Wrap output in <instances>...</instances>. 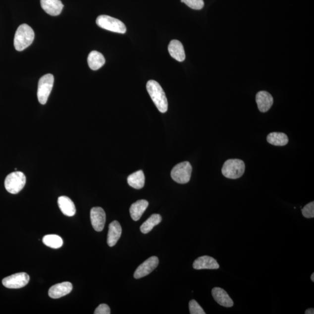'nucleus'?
<instances>
[{
  "label": "nucleus",
  "mask_w": 314,
  "mask_h": 314,
  "mask_svg": "<svg viewBox=\"0 0 314 314\" xmlns=\"http://www.w3.org/2000/svg\"><path fill=\"white\" fill-rule=\"evenodd\" d=\"M267 142L276 146H284L289 142V138L283 133L272 132L267 136Z\"/></svg>",
  "instance_id": "4be33fe9"
},
{
  "label": "nucleus",
  "mask_w": 314,
  "mask_h": 314,
  "mask_svg": "<svg viewBox=\"0 0 314 314\" xmlns=\"http://www.w3.org/2000/svg\"><path fill=\"white\" fill-rule=\"evenodd\" d=\"M303 215L306 218H313L314 217V202L307 204L302 209Z\"/></svg>",
  "instance_id": "bb28decb"
},
{
  "label": "nucleus",
  "mask_w": 314,
  "mask_h": 314,
  "mask_svg": "<svg viewBox=\"0 0 314 314\" xmlns=\"http://www.w3.org/2000/svg\"><path fill=\"white\" fill-rule=\"evenodd\" d=\"M30 280L28 274L21 272L14 274L3 279L2 283L6 288L20 289L27 285Z\"/></svg>",
  "instance_id": "6e6552de"
},
{
  "label": "nucleus",
  "mask_w": 314,
  "mask_h": 314,
  "mask_svg": "<svg viewBox=\"0 0 314 314\" xmlns=\"http://www.w3.org/2000/svg\"><path fill=\"white\" fill-rule=\"evenodd\" d=\"M121 226L117 220H114L110 223L107 236L108 246L109 247L114 246L119 238H121Z\"/></svg>",
  "instance_id": "f3484780"
},
{
  "label": "nucleus",
  "mask_w": 314,
  "mask_h": 314,
  "mask_svg": "<svg viewBox=\"0 0 314 314\" xmlns=\"http://www.w3.org/2000/svg\"><path fill=\"white\" fill-rule=\"evenodd\" d=\"M96 23L99 27L113 32L125 34L126 28L124 23L120 20L108 15H100L96 19Z\"/></svg>",
  "instance_id": "39448f33"
},
{
  "label": "nucleus",
  "mask_w": 314,
  "mask_h": 314,
  "mask_svg": "<svg viewBox=\"0 0 314 314\" xmlns=\"http://www.w3.org/2000/svg\"><path fill=\"white\" fill-rule=\"evenodd\" d=\"M41 4L45 11L52 16L59 15L63 7L61 0H41Z\"/></svg>",
  "instance_id": "4468645a"
},
{
  "label": "nucleus",
  "mask_w": 314,
  "mask_h": 314,
  "mask_svg": "<svg viewBox=\"0 0 314 314\" xmlns=\"http://www.w3.org/2000/svg\"><path fill=\"white\" fill-rule=\"evenodd\" d=\"M149 206V202L146 200H138L132 204L130 208V213L133 220H138Z\"/></svg>",
  "instance_id": "a211bd4d"
},
{
  "label": "nucleus",
  "mask_w": 314,
  "mask_h": 314,
  "mask_svg": "<svg viewBox=\"0 0 314 314\" xmlns=\"http://www.w3.org/2000/svg\"><path fill=\"white\" fill-rule=\"evenodd\" d=\"M45 245L52 249H59L63 245V240L61 237L56 235H48L43 238Z\"/></svg>",
  "instance_id": "b1692460"
},
{
  "label": "nucleus",
  "mask_w": 314,
  "mask_h": 314,
  "mask_svg": "<svg viewBox=\"0 0 314 314\" xmlns=\"http://www.w3.org/2000/svg\"><path fill=\"white\" fill-rule=\"evenodd\" d=\"M168 52L172 57L179 62H183L185 59L184 48L182 43L177 40H173L169 43Z\"/></svg>",
  "instance_id": "dca6fc26"
},
{
  "label": "nucleus",
  "mask_w": 314,
  "mask_h": 314,
  "mask_svg": "<svg viewBox=\"0 0 314 314\" xmlns=\"http://www.w3.org/2000/svg\"><path fill=\"white\" fill-rule=\"evenodd\" d=\"M181 1L193 9H201L205 5L203 0H181Z\"/></svg>",
  "instance_id": "393cba45"
},
{
  "label": "nucleus",
  "mask_w": 314,
  "mask_h": 314,
  "mask_svg": "<svg viewBox=\"0 0 314 314\" xmlns=\"http://www.w3.org/2000/svg\"><path fill=\"white\" fill-rule=\"evenodd\" d=\"M162 217L159 214H153L150 218L143 223L140 226V230L143 233H149L153 229L154 227L158 225L161 222Z\"/></svg>",
  "instance_id": "5701e85b"
},
{
  "label": "nucleus",
  "mask_w": 314,
  "mask_h": 314,
  "mask_svg": "<svg viewBox=\"0 0 314 314\" xmlns=\"http://www.w3.org/2000/svg\"><path fill=\"white\" fill-rule=\"evenodd\" d=\"M90 219L93 228L97 232H102L105 228L106 215L101 207H93L90 211Z\"/></svg>",
  "instance_id": "9d476101"
},
{
  "label": "nucleus",
  "mask_w": 314,
  "mask_h": 314,
  "mask_svg": "<svg viewBox=\"0 0 314 314\" xmlns=\"http://www.w3.org/2000/svg\"><path fill=\"white\" fill-rule=\"evenodd\" d=\"M58 204L61 212L66 216H72L76 213L74 203L66 196H61L58 199Z\"/></svg>",
  "instance_id": "6ab92c4d"
},
{
  "label": "nucleus",
  "mask_w": 314,
  "mask_h": 314,
  "mask_svg": "<svg viewBox=\"0 0 314 314\" xmlns=\"http://www.w3.org/2000/svg\"><path fill=\"white\" fill-rule=\"evenodd\" d=\"M193 267L197 270L200 269H217L219 268V265L216 260L211 257L204 256L199 257L193 262Z\"/></svg>",
  "instance_id": "f8f14e48"
},
{
  "label": "nucleus",
  "mask_w": 314,
  "mask_h": 314,
  "mask_svg": "<svg viewBox=\"0 0 314 314\" xmlns=\"http://www.w3.org/2000/svg\"><path fill=\"white\" fill-rule=\"evenodd\" d=\"M189 311L191 314H206L202 307L195 300H192L189 302Z\"/></svg>",
  "instance_id": "a878e982"
},
{
  "label": "nucleus",
  "mask_w": 314,
  "mask_h": 314,
  "mask_svg": "<svg viewBox=\"0 0 314 314\" xmlns=\"http://www.w3.org/2000/svg\"><path fill=\"white\" fill-rule=\"evenodd\" d=\"M159 263L158 257L153 256L145 261L136 269L134 273L135 279H140L145 277L153 271Z\"/></svg>",
  "instance_id": "1a4fd4ad"
},
{
  "label": "nucleus",
  "mask_w": 314,
  "mask_h": 314,
  "mask_svg": "<svg viewBox=\"0 0 314 314\" xmlns=\"http://www.w3.org/2000/svg\"><path fill=\"white\" fill-rule=\"evenodd\" d=\"M88 65L90 69L96 71L105 65V56L97 51H93L90 53L88 58Z\"/></svg>",
  "instance_id": "aec40b11"
},
{
  "label": "nucleus",
  "mask_w": 314,
  "mask_h": 314,
  "mask_svg": "<svg viewBox=\"0 0 314 314\" xmlns=\"http://www.w3.org/2000/svg\"><path fill=\"white\" fill-rule=\"evenodd\" d=\"M35 39L33 30L27 24L20 25L16 30L14 44L17 51L21 52L32 45Z\"/></svg>",
  "instance_id": "f03ea898"
},
{
  "label": "nucleus",
  "mask_w": 314,
  "mask_h": 314,
  "mask_svg": "<svg viewBox=\"0 0 314 314\" xmlns=\"http://www.w3.org/2000/svg\"><path fill=\"white\" fill-rule=\"evenodd\" d=\"M26 178L24 173L20 171H15L6 177L4 185L7 191L13 195L21 192L24 188Z\"/></svg>",
  "instance_id": "20e7f679"
},
{
  "label": "nucleus",
  "mask_w": 314,
  "mask_h": 314,
  "mask_svg": "<svg viewBox=\"0 0 314 314\" xmlns=\"http://www.w3.org/2000/svg\"><path fill=\"white\" fill-rule=\"evenodd\" d=\"M54 78L52 74H46L40 79L38 84V98L41 105H46L54 85Z\"/></svg>",
  "instance_id": "0eeeda50"
},
{
  "label": "nucleus",
  "mask_w": 314,
  "mask_h": 314,
  "mask_svg": "<svg viewBox=\"0 0 314 314\" xmlns=\"http://www.w3.org/2000/svg\"><path fill=\"white\" fill-rule=\"evenodd\" d=\"M192 166L188 161L182 162L173 167L171 175L174 181L180 184H185L191 178Z\"/></svg>",
  "instance_id": "423d86ee"
},
{
  "label": "nucleus",
  "mask_w": 314,
  "mask_h": 314,
  "mask_svg": "<svg viewBox=\"0 0 314 314\" xmlns=\"http://www.w3.org/2000/svg\"><path fill=\"white\" fill-rule=\"evenodd\" d=\"M129 186L136 189H141L145 186V176L141 170L130 175L128 178Z\"/></svg>",
  "instance_id": "412c9836"
},
{
  "label": "nucleus",
  "mask_w": 314,
  "mask_h": 314,
  "mask_svg": "<svg viewBox=\"0 0 314 314\" xmlns=\"http://www.w3.org/2000/svg\"><path fill=\"white\" fill-rule=\"evenodd\" d=\"M147 90L159 112L165 113L168 110V100L164 91L159 83L150 80L146 85Z\"/></svg>",
  "instance_id": "f257e3e1"
},
{
  "label": "nucleus",
  "mask_w": 314,
  "mask_h": 314,
  "mask_svg": "<svg viewBox=\"0 0 314 314\" xmlns=\"http://www.w3.org/2000/svg\"><path fill=\"white\" fill-rule=\"evenodd\" d=\"M212 295L216 302L220 306L225 307H232L234 305L233 300L228 293L220 287H214L212 290Z\"/></svg>",
  "instance_id": "2eb2a0df"
},
{
  "label": "nucleus",
  "mask_w": 314,
  "mask_h": 314,
  "mask_svg": "<svg viewBox=\"0 0 314 314\" xmlns=\"http://www.w3.org/2000/svg\"><path fill=\"white\" fill-rule=\"evenodd\" d=\"M311 279H312V281L314 282V273H313L312 275V277H311Z\"/></svg>",
  "instance_id": "c756f323"
},
{
  "label": "nucleus",
  "mask_w": 314,
  "mask_h": 314,
  "mask_svg": "<svg viewBox=\"0 0 314 314\" xmlns=\"http://www.w3.org/2000/svg\"><path fill=\"white\" fill-rule=\"evenodd\" d=\"M256 103L260 112H266L271 108L273 99L271 95L265 91H261L256 97Z\"/></svg>",
  "instance_id": "ddd939ff"
},
{
  "label": "nucleus",
  "mask_w": 314,
  "mask_h": 314,
  "mask_svg": "<svg viewBox=\"0 0 314 314\" xmlns=\"http://www.w3.org/2000/svg\"><path fill=\"white\" fill-rule=\"evenodd\" d=\"M95 314H110L111 310L107 305L102 304L95 311Z\"/></svg>",
  "instance_id": "cd10ccee"
},
{
  "label": "nucleus",
  "mask_w": 314,
  "mask_h": 314,
  "mask_svg": "<svg viewBox=\"0 0 314 314\" xmlns=\"http://www.w3.org/2000/svg\"><path fill=\"white\" fill-rule=\"evenodd\" d=\"M245 171V163L239 159H229L223 164L222 173L226 178L232 179L240 178Z\"/></svg>",
  "instance_id": "7ed1b4c3"
},
{
  "label": "nucleus",
  "mask_w": 314,
  "mask_h": 314,
  "mask_svg": "<svg viewBox=\"0 0 314 314\" xmlns=\"http://www.w3.org/2000/svg\"><path fill=\"white\" fill-rule=\"evenodd\" d=\"M73 289L72 284L68 282L56 284L49 290V296L52 299H59L68 295Z\"/></svg>",
  "instance_id": "9b49d317"
},
{
  "label": "nucleus",
  "mask_w": 314,
  "mask_h": 314,
  "mask_svg": "<svg viewBox=\"0 0 314 314\" xmlns=\"http://www.w3.org/2000/svg\"><path fill=\"white\" fill-rule=\"evenodd\" d=\"M306 314H314V309L311 308L307 309L305 312Z\"/></svg>",
  "instance_id": "c85d7f7f"
}]
</instances>
